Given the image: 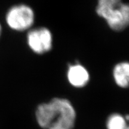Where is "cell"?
I'll return each mask as SVG.
<instances>
[{
  "label": "cell",
  "mask_w": 129,
  "mask_h": 129,
  "mask_svg": "<svg viewBox=\"0 0 129 129\" xmlns=\"http://www.w3.org/2000/svg\"><path fill=\"white\" fill-rule=\"evenodd\" d=\"M96 13L115 31H121L129 25V4L121 0H98Z\"/></svg>",
  "instance_id": "2"
},
{
  "label": "cell",
  "mask_w": 129,
  "mask_h": 129,
  "mask_svg": "<svg viewBox=\"0 0 129 129\" xmlns=\"http://www.w3.org/2000/svg\"><path fill=\"white\" fill-rule=\"evenodd\" d=\"M1 24H0V35H1Z\"/></svg>",
  "instance_id": "10"
},
{
  "label": "cell",
  "mask_w": 129,
  "mask_h": 129,
  "mask_svg": "<svg viewBox=\"0 0 129 129\" xmlns=\"http://www.w3.org/2000/svg\"><path fill=\"white\" fill-rule=\"evenodd\" d=\"M127 124L124 117L119 114H113L108 118L106 127L107 129H125Z\"/></svg>",
  "instance_id": "7"
},
{
  "label": "cell",
  "mask_w": 129,
  "mask_h": 129,
  "mask_svg": "<svg viewBox=\"0 0 129 129\" xmlns=\"http://www.w3.org/2000/svg\"><path fill=\"white\" fill-rule=\"evenodd\" d=\"M36 118L44 129H73L76 113L68 100L54 98L38 106Z\"/></svg>",
  "instance_id": "1"
},
{
  "label": "cell",
  "mask_w": 129,
  "mask_h": 129,
  "mask_svg": "<svg viewBox=\"0 0 129 129\" xmlns=\"http://www.w3.org/2000/svg\"><path fill=\"white\" fill-rule=\"evenodd\" d=\"M27 43L34 52L43 54L49 51L52 48V34L46 28L34 29L27 35Z\"/></svg>",
  "instance_id": "4"
},
{
  "label": "cell",
  "mask_w": 129,
  "mask_h": 129,
  "mask_svg": "<svg viewBox=\"0 0 129 129\" xmlns=\"http://www.w3.org/2000/svg\"><path fill=\"white\" fill-rule=\"evenodd\" d=\"M124 118H125V120H126L127 122V121H129V115H126Z\"/></svg>",
  "instance_id": "8"
},
{
  "label": "cell",
  "mask_w": 129,
  "mask_h": 129,
  "mask_svg": "<svg viewBox=\"0 0 129 129\" xmlns=\"http://www.w3.org/2000/svg\"><path fill=\"white\" fill-rule=\"evenodd\" d=\"M35 14L33 10L25 4L13 6L8 11L6 20L12 29L23 31L30 28L34 22Z\"/></svg>",
  "instance_id": "3"
},
{
  "label": "cell",
  "mask_w": 129,
  "mask_h": 129,
  "mask_svg": "<svg viewBox=\"0 0 129 129\" xmlns=\"http://www.w3.org/2000/svg\"><path fill=\"white\" fill-rule=\"evenodd\" d=\"M68 79L71 84L75 87H83L89 81V74L80 64L70 66L68 71Z\"/></svg>",
  "instance_id": "5"
},
{
  "label": "cell",
  "mask_w": 129,
  "mask_h": 129,
  "mask_svg": "<svg viewBox=\"0 0 129 129\" xmlns=\"http://www.w3.org/2000/svg\"><path fill=\"white\" fill-rule=\"evenodd\" d=\"M125 129H129V124H127V126H126V128H125Z\"/></svg>",
  "instance_id": "9"
},
{
  "label": "cell",
  "mask_w": 129,
  "mask_h": 129,
  "mask_svg": "<svg viewBox=\"0 0 129 129\" xmlns=\"http://www.w3.org/2000/svg\"><path fill=\"white\" fill-rule=\"evenodd\" d=\"M113 76L115 83L119 87H129V62H123L116 64L113 71Z\"/></svg>",
  "instance_id": "6"
}]
</instances>
